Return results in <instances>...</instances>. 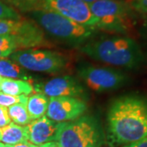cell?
I'll list each match as a JSON object with an SVG mask.
<instances>
[{"label": "cell", "instance_id": "obj_1", "mask_svg": "<svg viewBox=\"0 0 147 147\" xmlns=\"http://www.w3.org/2000/svg\"><path fill=\"white\" fill-rule=\"evenodd\" d=\"M146 137L147 98L127 94L113 100L106 115L107 145L125 146Z\"/></svg>", "mask_w": 147, "mask_h": 147}, {"label": "cell", "instance_id": "obj_2", "mask_svg": "<svg viewBox=\"0 0 147 147\" xmlns=\"http://www.w3.org/2000/svg\"><path fill=\"white\" fill-rule=\"evenodd\" d=\"M79 50L96 61L119 68L134 69L141 67L145 61L139 44L127 35H103L85 42Z\"/></svg>", "mask_w": 147, "mask_h": 147}, {"label": "cell", "instance_id": "obj_3", "mask_svg": "<svg viewBox=\"0 0 147 147\" xmlns=\"http://www.w3.org/2000/svg\"><path fill=\"white\" fill-rule=\"evenodd\" d=\"M43 33L59 42L69 45H83L94 36L97 30L78 24L58 13L45 10L27 12Z\"/></svg>", "mask_w": 147, "mask_h": 147}, {"label": "cell", "instance_id": "obj_4", "mask_svg": "<svg viewBox=\"0 0 147 147\" xmlns=\"http://www.w3.org/2000/svg\"><path fill=\"white\" fill-rule=\"evenodd\" d=\"M89 7L97 20L96 30L127 36L134 31L137 11L127 0H99Z\"/></svg>", "mask_w": 147, "mask_h": 147}, {"label": "cell", "instance_id": "obj_5", "mask_svg": "<svg viewBox=\"0 0 147 147\" xmlns=\"http://www.w3.org/2000/svg\"><path fill=\"white\" fill-rule=\"evenodd\" d=\"M55 142L61 147H101L105 135L99 120L92 115L60 123Z\"/></svg>", "mask_w": 147, "mask_h": 147}, {"label": "cell", "instance_id": "obj_6", "mask_svg": "<svg viewBox=\"0 0 147 147\" xmlns=\"http://www.w3.org/2000/svg\"><path fill=\"white\" fill-rule=\"evenodd\" d=\"M10 59L26 70L47 74L61 72L68 66V59L61 53L47 50L28 48L17 50Z\"/></svg>", "mask_w": 147, "mask_h": 147}, {"label": "cell", "instance_id": "obj_7", "mask_svg": "<svg viewBox=\"0 0 147 147\" xmlns=\"http://www.w3.org/2000/svg\"><path fill=\"white\" fill-rule=\"evenodd\" d=\"M77 74L90 89L98 93L109 92L125 86L129 77L124 72L111 67L83 65L79 66Z\"/></svg>", "mask_w": 147, "mask_h": 147}, {"label": "cell", "instance_id": "obj_8", "mask_svg": "<svg viewBox=\"0 0 147 147\" xmlns=\"http://www.w3.org/2000/svg\"><path fill=\"white\" fill-rule=\"evenodd\" d=\"M36 10L53 11L78 24L96 30L97 20L92 13L89 4L83 0H45L38 5Z\"/></svg>", "mask_w": 147, "mask_h": 147}, {"label": "cell", "instance_id": "obj_9", "mask_svg": "<svg viewBox=\"0 0 147 147\" xmlns=\"http://www.w3.org/2000/svg\"><path fill=\"white\" fill-rule=\"evenodd\" d=\"M0 35H12L20 38L26 49L47 46L44 33L31 20H0Z\"/></svg>", "mask_w": 147, "mask_h": 147}, {"label": "cell", "instance_id": "obj_10", "mask_svg": "<svg viewBox=\"0 0 147 147\" xmlns=\"http://www.w3.org/2000/svg\"><path fill=\"white\" fill-rule=\"evenodd\" d=\"M86 110L87 104L82 99L69 96L50 97L46 116L55 122L63 123L78 119Z\"/></svg>", "mask_w": 147, "mask_h": 147}, {"label": "cell", "instance_id": "obj_11", "mask_svg": "<svg viewBox=\"0 0 147 147\" xmlns=\"http://www.w3.org/2000/svg\"><path fill=\"white\" fill-rule=\"evenodd\" d=\"M34 88L48 97L69 96L82 99L86 98L87 92L80 80L74 76H59L47 81L43 85H36Z\"/></svg>", "mask_w": 147, "mask_h": 147}, {"label": "cell", "instance_id": "obj_12", "mask_svg": "<svg viewBox=\"0 0 147 147\" xmlns=\"http://www.w3.org/2000/svg\"><path fill=\"white\" fill-rule=\"evenodd\" d=\"M60 123L50 119L46 115L32 120L26 126L28 142L38 146L55 141Z\"/></svg>", "mask_w": 147, "mask_h": 147}, {"label": "cell", "instance_id": "obj_13", "mask_svg": "<svg viewBox=\"0 0 147 147\" xmlns=\"http://www.w3.org/2000/svg\"><path fill=\"white\" fill-rule=\"evenodd\" d=\"M0 92L11 96H29L34 92V89L31 83L26 80L3 78L0 83Z\"/></svg>", "mask_w": 147, "mask_h": 147}, {"label": "cell", "instance_id": "obj_14", "mask_svg": "<svg viewBox=\"0 0 147 147\" xmlns=\"http://www.w3.org/2000/svg\"><path fill=\"white\" fill-rule=\"evenodd\" d=\"M1 142L5 145L28 143L26 126H21L11 122L8 125L1 128Z\"/></svg>", "mask_w": 147, "mask_h": 147}, {"label": "cell", "instance_id": "obj_15", "mask_svg": "<svg viewBox=\"0 0 147 147\" xmlns=\"http://www.w3.org/2000/svg\"><path fill=\"white\" fill-rule=\"evenodd\" d=\"M0 76L6 79L26 80L30 83L32 80V76L26 69L7 58L0 59Z\"/></svg>", "mask_w": 147, "mask_h": 147}, {"label": "cell", "instance_id": "obj_16", "mask_svg": "<svg viewBox=\"0 0 147 147\" xmlns=\"http://www.w3.org/2000/svg\"><path fill=\"white\" fill-rule=\"evenodd\" d=\"M49 98L43 93L38 92L28 96L26 108L31 120L46 115Z\"/></svg>", "mask_w": 147, "mask_h": 147}, {"label": "cell", "instance_id": "obj_17", "mask_svg": "<svg viewBox=\"0 0 147 147\" xmlns=\"http://www.w3.org/2000/svg\"><path fill=\"white\" fill-rule=\"evenodd\" d=\"M21 49H26V47L20 38L12 35H0V59L8 57L11 53Z\"/></svg>", "mask_w": 147, "mask_h": 147}, {"label": "cell", "instance_id": "obj_18", "mask_svg": "<svg viewBox=\"0 0 147 147\" xmlns=\"http://www.w3.org/2000/svg\"><path fill=\"white\" fill-rule=\"evenodd\" d=\"M7 111L11 120L16 124L26 126L32 121L27 110L26 104L25 103H17L11 105L7 107Z\"/></svg>", "mask_w": 147, "mask_h": 147}, {"label": "cell", "instance_id": "obj_19", "mask_svg": "<svg viewBox=\"0 0 147 147\" xmlns=\"http://www.w3.org/2000/svg\"><path fill=\"white\" fill-rule=\"evenodd\" d=\"M7 4L14 7L16 10L22 12H29L36 9L38 4L45 0H3Z\"/></svg>", "mask_w": 147, "mask_h": 147}, {"label": "cell", "instance_id": "obj_20", "mask_svg": "<svg viewBox=\"0 0 147 147\" xmlns=\"http://www.w3.org/2000/svg\"><path fill=\"white\" fill-rule=\"evenodd\" d=\"M21 16L18 11L7 4L3 0H0V20H21Z\"/></svg>", "mask_w": 147, "mask_h": 147}, {"label": "cell", "instance_id": "obj_21", "mask_svg": "<svg viewBox=\"0 0 147 147\" xmlns=\"http://www.w3.org/2000/svg\"><path fill=\"white\" fill-rule=\"evenodd\" d=\"M28 100V96L21 95V96H11L5 94L0 92V105L9 107L11 105H15L17 103H25L26 104Z\"/></svg>", "mask_w": 147, "mask_h": 147}, {"label": "cell", "instance_id": "obj_22", "mask_svg": "<svg viewBox=\"0 0 147 147\" xmlns=\"http://www.w3.org/2000/svg\"><path fill=\"white\" fill-rule=\"evenodd\" d=\"M135 11L147 14V0H127Z\"/></svg>", "mask_w": 147, "mask_h": 147}, {"label": "cell", "instance_id": "obj_23", "mask_svg": "<svg viewBox=\"0 0 147 147\" xmlns=\"http://www.w3.org/2000/svg\"><path fill=\"white\" fill-rule=\"evenodd\" d=\"M11 122V120L8 115L7 107L0 105V128L8 125Z\"/></svg>", "mask_w": 147, "mask_h": 147}, {"label": "cell", "instance_id": "obj_24", "mask_svg": "<svg viewBox=\"0 0 147 147\" xmlns=\"http://www.w3.org/2000/svg\"><path fill=\"white\" fill-rule=\"evenodd\" d=\"M123 147H147V137L138 141V142H135V143H132V144L125 146Z\"/></svg>", "mask_w": 147, "mask_h": 147}, {"label": "cell", "instance_id": "obj_25", "mask_svg": "<svg viewBox=\"0 0 147 147\" xmlns=\"http://www.w3.org/2000/svg\"><path fill=\"white\" fill-rule=\"evenodd\" d=\"M6 147H36L30 143H20L16 145H5Z\"/></svg>", "mask_w": 147, "mask_h": 147}, {"label": "cell", "instance_id": "obj_26", "mask_svg": "<svg viewBox=\"0 0 147 147\" xmlns=\"http://www.w3.org/2000/svg\"><path fill=\"white\" fill-rule=\"evenodd\" d=\"M36 147H61L59 144H58L57 142H47V143H45V144H42L41 146H38Z\"/></svg>", "mask_w": 147, "mask_h": 147}, {"label": "cell", "instance_id": "obj_27", "mask_svg": "<svg viewBox=\"0 0 147 147\" xmlns=\"http://www.w3.org/2000/svg\"><path fill=\"white\" fill-rule=\"evenodd\" d=\"M143 33H144L145 38H146V42H147V21H146V22L145 23V25H144V30H143Z\"/></svg>", "mask_w": 147, "mask_h": 147}, {"label": "cell", "instance_id": "obj_28", "mask_svg": "<svg viewBox=\"0 0 147 147\" xmlns=\"http://www.w3.org/2000/svg\"><path fill=\"white\" fill-rule=\"evenodd\" d=\"M83 1H84L85 3H87L88 4H91V3H95V2H96V1H99V0H83Z\"/></svg>", "mask_w": 147, "mask_h": 147}, {"label": "cell", "instance_id": "obj_29", "mask_svg": "<svg viewBox=\"0 0 147 147\" xmlns=\"http://www.w3.org/2000/svg\"><path fill=\"white\" fill-rule=\"evenodd\" d=\"M0 147H6L5 144H3V143H0Z\"/></svg>", "mask_w": 147, "mask_h": 147}, {"label": "cell", "instance_id": "obj_30", "mask_svg": "<svg viewBox=\"0 0 147 147\" xmlns=\"http://www.w3.org/2000/svg\"><path fill=\"white\" fill-rule=\"evenodd\" d=\"M1 137H2V132H1V128H0V142H1Z\"/></svg>", "mask_w": 147, "mask_h": 147}, {"label": "cell", "instance_id": "obj_31", "mask_svg": "<svg viewBox=\"0 0 147 147\" xmlns=\"http://www.w3.org/2000/svg\"><path fill=\"white\" fill-rule=\"evenodd\" d=\"M2 79H3V77H2V76H0V83H1V81H2Z\"/></svg>", "mask_w": 147, "mask_h": 147}]
</instances>
